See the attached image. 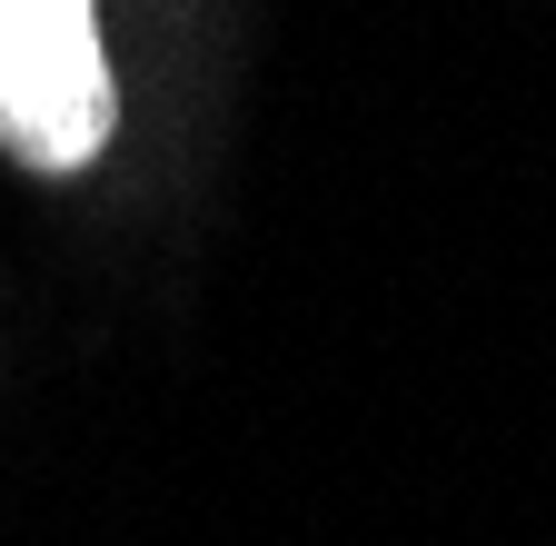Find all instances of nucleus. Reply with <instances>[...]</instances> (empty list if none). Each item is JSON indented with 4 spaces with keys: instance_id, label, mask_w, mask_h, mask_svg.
Masks as SVG:
<instances>
[{
    "instance_id": "obj_1",
    "label": "nucleus",
    "mask_w": 556,
    "mask_h": 546,
    "mask_svg": "<svg viewBox=\"0 0 556 546\" xmlns=\"http://www.w3.org/2000/svg\"><path fill=\"white\" fill-rule=\"evenodd\" d=\"M119 90L90 0H0V150L40 179H70L110 150Z\"/></svg>"
}]
</instances>
